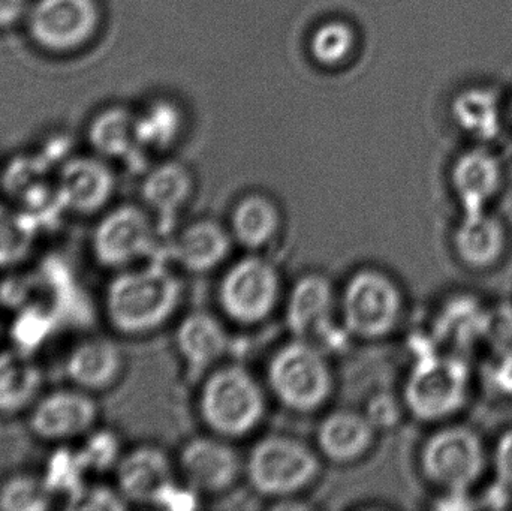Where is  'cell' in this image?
Masks as SVG:
<instances>
[{
  "label": "cell",
  "mask_w": 512,
  "mask_h": 511,
  "mask_svg": "<svg viewBox=\"0 0 512 511\" xmlns=\"http://www.w3.org/2000/svg\"><path fill=\"white\" fill-rule=\"evenodd\" d=\"M182 281L161 261L111 273L101 297V315L120 338L137 339L167 326L183 302Z\"/></svg>",
  "instance_id": "1"
},
{
  "label": "cell",
  "mask_w": 512,
  "mask_h": 511,
  "mask_svg": "<svg viewBox=\"0 0 512 511\" xmlns=\"http://www.w3.org/2000/svg\"><path fill=\"white\" fill-rule=\"evenodd\" d=\"M36 227L14 204L0 200V272H14L35 249Z\"/></svg>",
  "instance_id": "28"
},
{
  "label": "cell",
  "mask_w": 512,
  "mask_h": 511,
  "mask_svg": "<svg viewBox=\"0 0 512 511\" xmlns=\"http://www.w3.org/2000/svg\"><path fill=\"white\" fill-rule=\"evenodd\" d=\"M487 308L472 294L450 297L436 312L430 332L439 350L468 357L484 345Z\"/></svg>",
  "instance_id": "19"
},
{
  "label": "cell",
  "mask_w": 512,
  "mask_h": 511,
  "mask_svg": "<svg viewBox=\"0 0 512 511\" xmlns=\"http://www.w3.org/2000/svg\"><path fill=\"white\" fill-rule=\"evenodd\" d=\"M228 228L236 245L259 254L282 233V210L268 195L249 194L233 207Z\"/></svg>",
  "instance_id": "24"
},
{
  "label": "cell",
  "mask_w": 512,
  "mask_h": 511,
  "mask_svg": "<svg viewBox=\"0 0 512 511\" xmlns=\"http://www.w3.org/2000/svg\"><path fill=\"white\" fill-rule=\"evenodd\" d=\"M283 297L279 269L258 252H251L230 264L218 285L222 314L239 326L264 323L282 305Z\"/></svg>",
  "instance_id": "8"
},
{
  "label": "cell",
  "mask_w": 512,
  "mask_h": 511,
  "mask_svg": "<svg viewBox=\"0 0 512 511\" xmlns=\"http://www.w3.org/2000/svg\"><path fill=\"white\" fill-rule=\"evenodd\" d=\"M484 345L495 353H512V303L501 302L487 308Z\"/></svg>",
  "instance_id": "34"
},
{
  "label": "cell",
  "mask_w": 512,
  "mask_h": 511,
  "mask_svg": "<svg viewBox=\"0 0 512 511\" xmlns=\"http://www.w3.org/2000/svg\"><path fill=\"white\" fill-rule=\"evenodd\" d=\"M3 326L2 321H0V338H2Z\"/></svg>",
  "instance_id": "41"
},
{
  "label": "cell",
  "mask_w": 512,
  "mask_h": 511,
  "mask_svg": "<svg viewBox=\"0 0 512 511\" xmlns=\"http://www.w3.org/2000/svg\"><path fill=\"white\" fill-rule=\"evenodd\" d=\"M114 486L128 504L164 506L177 489L176 461L155 444L126 449L113 471Z\"/></svg>",
  "instance_id": "14"
},
{
  "label": "cell",
  "mask_w": 512,
  "mask_h": 511,
  "mask_svg": "<svg viewBox=\"0 0 512 511\" xmlns=\"http://www.w3.org/2000/svg\"><path fill=\"white\" fill-rule=\"evenodd\" d=\"M481 372L489 392L499 398H512V353L490 351Z\"/></svg>",
  "instance_id": "35"
},
{
  "label": "cell",
  "mask_w": 512,
  "mask_h": 511,
  "mask_svg": "<svg viewBox=\"0 0 512 511\" xmlns=\"http://www.w3.org/2000/svg\"><path fill=\"white\" fill-rule=\"evenodd\" d=\"M194 194V179L183 165L165 162L153 168L143 185V206L155 216L158 224L173 221L188 206Z\"/></svg>",
  "instance_id": "25"
},
{
  "label": "cell",
  "mask_w": 512,
  "mask_h": 511,
  "mask_svg": "<svg viewBox=\"0 0 512 511\" xmlns=\"http://www.w3.org/2000/svg\"><path fill=\"white\" fill-rule=\"evenodd\" d=\"M512 500V489L505 483L495 480L492 486L484 492L481 503L489 509H504L510 506Z\"/></svg>",
  "instance_id": "40"
},
{
  "label": "cell",
  "mask_w": 512,
  "mask_h": 511,
  "mask_svg": "<svg viewBox=\"0 0 512 511\" xmlns=\"http://www.w3.org/2000/svg\"><path fill=\"white\" fill-rule=\"evenodd\" d=\"M321 473V455L303 441L273 434L256 441L245 458V476L256 494L282 503L295 500Z\"/></svg>",
  "instance_id": "5"
},
{
  "label": "cell",
  "mask_w": 512,
  "mask_h": 511,
  "mask_svg": "<svg viewBox=\"0 0 512 511\" xmlns=\"http://www.w3.org/2000/svg\"><path fill=\"white\" fill-rule=\"evenodd\" d=\"M267 387L242 365L216 366L198 392V413L212 434L236 441L254 434L268 408Z\"/></svg>",
  "instance_id": "2"
},
{
  "label": "cell",
  "mask_w": 512,
  "mask_h": 511,
  "mask_svg": "<svg viewBox=\"0 0 512 511\" xmlns=\"http://www.w3.org/2000/svg\"><path fill=\"white\" fill-rule=\"evenodd\" d=\"M128 506L116 486H87L77 503V509L117 510Z\"/></svg>",
  "instance_id": "37"
},
{
  "label": "cell",
  "mask_w": 512,
  "mask_h": 511,
  "mask_svg": "<svg viewBox=\"0 0 512 511\" xmlns=\"http://www.w3.org/2000/svg\"><path fill=\"white\" fill-rule=\"evenodd\" d=\"M265 387L286 410L315 413L327 405L334 393L330 359L321 345L292 338L271 356Z\"/></svg>",
  "instance_id": "3"
},
{
  "label": "cell",
  "mask_w": 512,
  "mask_h": 511,
  "mask_svg": "<svg viewBox=\"0 0 512 511\" xmlns=\"http://www.w3.org/2000/svg\"><path fill=\"white\" fill-rule=\"evenodd\" d=\"M23 24L38 50L71 56L95 41L102 8L99 0H32Z\"/></svg>",
  "instance_id": "9"
},
{
  "label": "cell",
  "mask_w": 512,
  "mask_h": 511,
  "mask_svg": "<svg viewBox=\"0 0 512 511\" xmlns=\"http://www.w3.org/2000/svg\"><path fill=\"white\" fill-rule=\"evenodd\" d=\"M44 390V369L32 353L0 350V419L26 416Z\"/></svg>",
  "instance_id": "21"
},
{
  "label": "cell",
  "mask_w": 512,
  "mask_h": 511,
  "mask_svg": "<svg viewBox=\"0 0 512 511\" xmlns=\"http://www.w3.org/2000/svg\"><path fill=\"white\" fill-rule=\"evenodd\" d=\"M283 317L292 338L321 345L339 318V291L321 272L300 276L283 297Z\"/></svg>",
  "instance_id": "15"
},
{
  "label": "cell",
  "mask_w": 512,
  "mask_h": 511,
  "mask_svg": "<svg viewBox=\"0 0 512 511\" xmlns=\"http://www.w3.org/2000/svg\"><path fill=\"white\" fill-rule=\"evenodd\" d=\"M75 447L90 476L113 473L126 450L116 431L102 425L96 426Z\"/></svg>",
  "instance_id": "32"
},
{
  "label": "cell",
  "mask_w": 512,
  "mask_h": 511,
  "mask_svg": "<svg viewBox=\"0 0 512 511\" xmlns=\"http://www.w3.org/2000/svg\"><path fill=\"white\" fill-rule=\"evenodd\" d=\"M355 48V32L348 23L331 20L321 24L310 38V53L324 66L345 62Z\"/></svg>",
  "instance_id": "33"
},
{
  "label": "cell",
  "mask_w": 512,
  "mask_h": 511,
  "mask_svg": "<svg viewBox=\"0 0 512 511\" xmlns=\"http://www.w3.org/2000/svg\"><path fill=\"white\" fill-rule=\"evenodd\" d=\"M224 320L209 311H194L182 318L174 332L180 359L195 372H209L221 363L230 348Z\"/></svg>",
  "instance_id": "20"
},
{
  "label": "cell",
  "mask_w": 512,
  "mask_h": 511,
  "mask_svg": "<svg viewBox=\"0 0 512 511\" xmlns=\"http://www.w3.org/2000/svg\"><path fill=\"white\" fill-rule=\"evenodd\" d=\"M159 224L144 206H110L96 216L89 236L93 263L114 273L153 260L158 248Z\"/></svg>",
  "instance_id": "7"
},
{
  "label": "cell",
  "mask_w": 512,
  "mask_h": 511,
  "mask_svg": "<svg viewBox=\"0 0 512 511\" xmlns=\"http://www.w3.org/2000/svg\"><path fill=\"white\" fill-rule=\"evenodd\" d=\"M489 455L480 435L469 426H444L420 450L423 476L444 491H468L480 482Z\"/></svg>",
  "instance_id": "10"
},
{
  "label": "cell",
  "mask_w": 512,
  "mask_h": 511,
  "mask_svg": "<svg viewBox=\"0 0 512 511\" xmlns=\"http://www.w3.org/2000/svg\"><path fill=\"white\" fill-rule=\"evenodd\" d=\"M472 371L468 357L445 351L421 354L403 381L405 411L424 423L456 416L469 398Z\"/></svg>",
  "instance_id": "4"
},
{
  "label": "cell",
  "mask_w": 512,
  "mask_h": 511,
  "mask_svg": "<svg viewBox=\"0 0 512 511\" xmlns=\"http://www.w3.org/2000/svg\"><path fill=\"white\" fill-rule=\"evenodd\" d=\"M182 111L170 101H155L135 117L138 146L162 150L170 147L182 129Z\"/></svg>",
  "instance_id": "30"
},
{
  "label": "cell",
  "mask_w": 512,
  "mask_h": 511,
  "mask_svg": "<svg viewBox=\"0 0 512 511\" xmlns=\"http://www.w3.org/2000/svg\"><path fill=\"white\" fill-rule=\"evenodd\" d=\"M135 117L137 116H134L128 108L120 105L99 110L90 119L86 129L90 152L108 161L125 158L134 146H137Z\"/></svg>",
  "instance_id": "27"
},
{
  "label": "cell",
  "mask_w": 512,
  "mask_h": 511,
  "mask_svg": "<svg viewBox=\"0 0 512 511\" xmlns=\"http://www.w3.org/2000/svg\"><path fill=\"white\" fill-rule=\"evenodd\" d=\"M511 116H512V104H511Z\"/></svg>",
  "instance_id": "42"
},
{
  "label": "cell",
  "mask_w": 512,
  "mask_h": 511,
  "mask_svg": "<svg viewBox=\"0 0 512 511\" xmlns=\"http://www.w3.org/2000/svg\"><path fill=\"white\" fill-rule=\"evenodd\" d=\"M41 476L54 501L65 498L77 506L81 495L89 486L87 477L90 474L78 455L77 447L59 446L54 447V455H51Z\"/></svg>",
  "instance_id": "29"
},
{
  "label": "cell",
  "mask_w": 512,
  "mask_h": 511,
  "mask_svg": "<svg viewBox=\"0 0 512 511\" xmlns=\"http://www.w3.org/2000/svg\"><path fill=\"white\" fill-rule=\"evenodd\" d=\"M501 185V164L489 150H468L451 168V186L463 213L487 210Z\"/></svg>",
  "instance_id": "22"
},
{
  "label": "cell",
  "mask_w": 512,
  "mask_h": 511,
  "mask_svg": "<svg viewBox=\"0 0 512 511\" xmlns=\"http://www.w3.org/2000/svg\"><path fill=\"white\" fill-rule=\"evenodd\" d=\"M376 431L364 411H331L316 429V447L331 464L352 465L366 458L376 440Z\"/></svg>",
  "instance_id": "18"
},
{
  "label": "cell",
  "mask_w": 512,
  "mask_h": 511,
  "mask_svg": "<svg viewBox=\"0 0 512 511\" xmlns=\"http://www.w3.org/2000/svg\"><path fill=\"white\" fill-rule=\"evenodd\" d=\"M451 116L465 134L492 141L501 132V101L490 87H468L454 96Z\"/></svg>",
  "instance_id": "26"
},
{
  "label": "cell",
  "mask_w": 512,
  "mask_h": 511,
  "mask_svg": "<svg viewBox=\"0 0 512 511\" xmlns=\"http://www.w3.org/2000/svg\"><path fill=\"white\" fill-rule=\"evenodd\" d=\"M125 372L126 354L113 336H83L63 357L66 383L95 396L116 389Z\"/></svg>",
  "instance_id": "16"
},
{
  "label": "cell",
  "mask_w": 512,
  "mask_h": 511,
  "mask_svg": "<svg viewBox=\"0 0 512 511\" xmlns=\"http://www.w3.org/2000/svg\"><path fill=\"white\" fill-rule=\"evenodd\" d=\"M453 246L457 257L472 269H487L498 263L507 246L504 225L489 210L463 213L454 228Z\"/></svg>",
  "instance_id": "23"
},
{
  "label": "cell",
  "mask_w": 512,
  "mask_h": 511,
  "mask_svg": "<svg viewBox=\"0 0 512 511\" xmlns=\"http://www.w3.org/2000/svg\"><path fill=\"white\" fill-rule=\"evenodd\" d=\"M405 296L393 276L378 267L355 270L339 291L343 330L360 341H379L399 327Z\"/></svg>",
  "instance_id": "6"
},
{
  "label": "cell",
  "mask_w": 512,
  "mask_h": 511,
  "mask_svg": "<svg viewBox=\"0 0 512 511\" xmlns=\"http://www.w3.org/2000/svg\"><path fill=\"white\" fill-rule=\"evenodd\" d=\"M403 410L405 407L402 398L397 399L390 393L381 392L369 399L363 411L373 428L382 432L390 431L399 425Z\"/></svg>",
  "instance_id": "36"
},
{
  "label": "cell",
  "mask_w": 512,
  "mask_h": 511,
  "mask_svg": "<svg viewBox=\"0 0 512 511\" xmlns=\"http://www.w3.org/2000/svg\"><path fill=\"white\" fill-rule=\"evenodd\" d=\"M98 396L66 384L45 389L27 411L30 435L48 446H75L101 425Z\"/></svg>",
  "instance_id": "11"
},
{
  "label": "cell",
  "mask_w": 512,
  "mask_h": 511,
  "mask_svg": "<svg viewBox=\"0 0 512 511\" xmlns=\"http://www.w3.org/2000/svg\"><path fill=\"white\" fill-rule=\"evenodd\" d=\"M51 497L41 473L15 471L0 480V510L45 511L53 509Z\"/></svg>",
  "instance_id": "31"
},
{
  "label": "cell",
  "mask_w": 512,
  "mask_h": 511,
  "mask_svg": "<svg viewBox=\"0 0 512 511\" xmlns=\"http://www.w3.org/2000/svg\"><path fill=\"white\" fill-rule=\"evenodd\" d=\"M176 464L186 489L207 497L230 491L245 474V459L233 441L212 432L186 441Z\"/></svg>",
  "instance_id": "12"
},
{
  "label": "cell",
  "mask_w": 512,
  "mask_h": 511,
  "mask_svg": "<svg viewBox=\"0 0 512 511\" xmlns=\"http://www.w3.org/2000/svg\"><path fill=\"white\" fill-rule=\"evenodd\" d=\"M490 461L495 470L496 480L512 489V428L505 431L496 441Z\"/></svg>",
  "instance_id": "38"
},
{
  "label": "cell",
  "mask_w": 512,
  "mask_h": 511,
  "mask_svg": "<svg viewBox=\"0 0 512 511\" xmlns=\"http://www.w3.org/2000/svg\"><path fill=\"white\" fill-rule=\"evenodd\" d=\"M234 245L228 225L215 219H198L174 236L170 252L180 269L204 275L227 263Z\"/></svg>",
  "instance_id": "17"
},
{
  "label": "cell",
  "mask_w": 512,
  "mask_h": 511,
  "mask_svg": "<svg viewBox=\"0 0 512 511\" xmlns=\"http://www.w3.org/2000/svg\"><path fill=\"white\" fill-rule=\"evenodd\" d=\"M32 0H0V32L24 23Z\"/></svg>",
  "instance_id": "39"
},
{
  "label": "cell",
  "mask_w": 512,
  "mask_h": 511,
  "mask_svg": "<svg viewBox=\"0 0 512 511\" xmlns=\"http://www.w3.org/2000/svg\"><path fill=\"white\" fill-rule=\"evenodd\" d=\"M54 186L66 215L95 219L113 206L117 180L108 159L77 153L59 165Z\"/></svg>",
  "instance_id": "13"
}]
</instances>
